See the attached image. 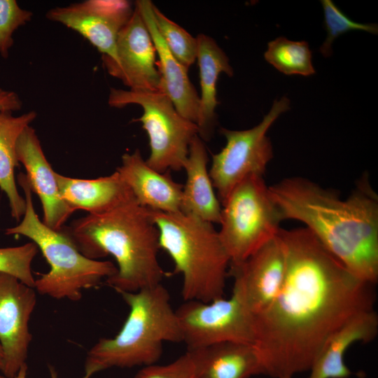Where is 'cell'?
<instances>
[{
    "label": "cell",
    "instance_id": "32",
    "mask_svg": "<svg viewBox=\"0 0 378 378\" xmlns=\"http://www.w3.org/2000/svg\"><path fill=\"white\" fill-rule=\"evenodd\" d=\"M50 372L51 378H57V372L55 369L52 367H50ZM92 375L89 373H85L84 376L82 378H90Z\"/></svg>",
    "mask_w": 378,
    "mask_h": 378
},
{
    "label": "cell",
    "instance_id": "13",
    "mask_svg": "<svg viewBox=\"0 0 378 378\" xmlns=\"http://www.w3.org/2000/svg\"><path fill=\"white\" fill-rule=\"evenodd\" d=\"M156 55L150 34L134 7L130 20L118 36L115 59L102 55V61L107 73L129 90L160 91Z\"/></svg>",
    "mask_w": 378,
    "mask_h": 378
},
{
    "label": "cell",
    "instance_id": "31",
    "mask_svg": "<svg viewBox=\"0 0 378 378\" xmlns=\"http://www.w3.org/2000/svg\"><path fill=\"white\" fill-rule=\"evenodd\" d=\"M28 367L27 363H24L21 366L18 372L14 378H27Z\"/></svg>",
    "mask_w": 378,
    "mask_h": 378
},
{
    "label": "cell",
    "instance_id": "35",
    "mask_svg": "<svg viewBox=\"0 0 378 378\" xmlns=\"http://www.w3.org/2000/svg\"><path fill=\"white\" fill-rule=\"evenodd\" d=\"M290 378H293V377H290Z\"/></svg>",
    "mask_w": 378,
    "mask_h": 378
},
{
    "label": "cell",
    "instance_id": "21",
    "mask_svg": "<svg viewBox=\"0 0 378 378\" xmlns=\"http://www.w3.org/2000/svg\"><path fill=\"white\" fill-rule=\"evenodd\" d=\"M190 351L195 360L197 378H249L262 374L253 344L227 342Z\"/></svg>",
    "mask_w": 378,
    "mask_h": 378
},
{
    "label": "cell",
    "instance_id": "9",
    "mask_svg": "<svg viewBox=\"0 0 378 378\" xmlns=\"http://www.w3.org/2000/svg\"><path fill=\"white\" fill-rule=\"evenodd\" d=\"M289 108L290 101L284 97L274 101L269 113L256 126L246 130L220 128L226 144L212 155L209 174L221 204L243 180L252 175L263 176L273 157L267 132L277 118Z\"/></svg>",
    "mask_w": 378,
    "mask_h": 378
},
{
    "label": "cell",
    "instance_id": "15",
    "mask_svg": "<svg viewBox=\"0 0 378 378\" xmlns=\"http://www.w3.org/2000/svg\"><path fill=\"white\" fill-rule=\"evenodd\" d=\"M18 162L31 191L39 197L43 211V222L55 230H60L74 211L62 199L55 178V172L48 161L35 130L30 125L20 135L16 144Z\"/></svg>",
    "mask_w": 378,
    "mask_h": 378
},
{
    "label": "cell",
    "instance_id": "14",
    "mask_svg": "<svg viewBox=\"0 0 378 378\" xmlns=\"http://www.w3.org/2000/svg\"><path fill=\"white\" fill-rule=\"evenodd\" d=\"M232 294L253 315L265 309L281 288L285 258L277 235L239 265L230 266Z\"/></svg>",
    "mask_w": 378,
    "mask_h": 378
},
{
    "label": "cell",
    "instance_id": "33",
    "mask_svg": "<svg viewBox=\"0 0 378 378\" xmlns=\"http://www.w3.org/2000/svg\"><path fill=\"white\" fill-rule=\"evenodd\" d=\"M3 361H4V351L0 344V370H1L2 369Z\"/></svg>",
    "mask_w": 378,
    "mask_h": 378
},
{
    "label": "cell",
    "instance_id": "34",
    "mask_svg": "<svg viewBox=\"0 0 378 378\" xmlns=\"http://www.w3.org/2000/svg\"><path fill=\"white\" fill-rule=\"evenodd\" d=\"M0 378H6V377H4L3 374H0Z\"/></svg>",
    "mask_w": 378,
    "mask_h": 378
},
{
    "label": "cell",
    "instance_id": "24",
    "mask_svg": "<svg viewBox=\"0 0 378 378\" xmlns=\"http://www.w3.org/2000/svg\"><path fill=\"white\" fill-rule=\"evenodd\" d=\"M265 60L286 75L309 76L315 74L312 52L306 41H293L278 37L267 44Z\"/></svg>",
    "mask_w": 378,
    "mask_h": 378
},
{
    "label": "cell",
    "instance_id": "5",
    "mask_svg": "<svg viewBox=\"0 0 378 378\" xmlns=\"http://www.w3.org/2000/svg\"><path fill=\"white\" fill-rule=\"evenodd\" d=\"M159 232L160 248L183 278L184 301L209 302L223 298L230 258L213 224L195 216L149 209Z\"/></svg>",
    "mask_w": 378,
    "mask_h": 378
},
{
    "label": "cell",
    "instance_id": "25",
    "mask_svg": "<svg viewBox=\"0 0 378 378\" xmlns=\"http://www.w3.org/2000/svg\"><path fill=\"white\" fill-rule=\"evenodd\" d=\"M153 15L156 29L171 53L189 69L197 59V38L166 17L154 4Z\"/></svg>",
    "mask_w": 378,
    "mask_h": 378
},
{
    "label": "cell",
    "instance_id": "18",
    "mask_svg": "<svg viewBox=\"0 0 378 378\" xmlns=\"http://www.w3.org/2000/svg\"><path fill=\"white\" fill-rule=\"evenodd\" d=\"M378 332V316L374 309L351 316L325 341L310 369L309 378H348L351 372L344 358L355 342H368Z\"/></svg>",
    "mask_w": 378,
    "mask_h": 378
},
{
    "label": "cell",
    "instance_id": "28",
    "mask_svg": "<svg viewBox=\"0 0 378 378\" xmlns=\"http://www.w3.org/2000/svg\"><path fill=\"white\" fill-rule=\"evenodd\" d=\"M33 13L15 0H0V55L7 59L14 44V33L29 22Z\"/></svg>",
    "mask_w": 378,
    "mask_h": 378
},
{
    "label": "cell",
    "instance_id": "12",
    "mask_svg": "<svg viewBox=\"0 0 378 378\" xmlns=\"http://www.w3.org/2000/svg\"><path fill=\"white\" fill-rule=\"evenodd\" d=\"M34 288L0 272V344L4 351L1 372L14 378L26 363L32 340L29 322L36 304Z\"/></svg>",
    "mask_w": 378,
    "mask_h": 378
},
{
    "label": "cell",
    "instance_id": "16",
    "mask_svg": "<svg viewBox=\"0 0 378 378\" xmlns=\"http://www.w3.org/2000/svg\"><path fill=\"white\" fill-rule=\"evenodd\" d=\"M116 171L141 206L165 213L181 212L183 185L174 181L168 172L151 168L139 149L123 154Z\"/></svg>",
    "mask_w": 378,
    "mask_h": 378
},
{
    "label": "cell",
    "instance_id": "6",
    "mask_svg": "<svg viewBox=\"0 0 378 378\" xmlns=\"http://www.w3.org/2000/svg\"><path fill=\"white\" fill-rule=\"evenodd\" d=\"M18 181L25 195L26 209L21 222L7 228L6 234L30 239L48 262L50 270L35 280L34 289L39 294L76 302L81 299L83 290L97 286L102 279L117 272L112 262L85 257L62 229L55 230L41 221L35 212L26 175L20 173Z\"/></svg>",
    "mask_w": 378,
    "mask_h": 378
},
{
    "label": "cell",
    "instance_id": "29",
    "mask_svg": "<svg viewBox=\"0 0 378 378\" xmlns=\"http://www.w3.org/2000/svg\"><path fill=\"white\" fill-rule=\"evenodd\" d=\"M134 378H197L196 364L190 351L166 365L143 367Z\"/></svg>",
    "mask_w": 378,
    "mask_h": 378
},
{
    "label": "cell",
    "instance_id": "11",
    "mask_svg": "<svg viewBox=\"0 0 378 378\" xmlns=\"http://www.w3.org/2000/svg\"><path fill=\"white\" fill-rule=\"evenodd\" d=\"M134 9L126 0H86L52 8L46 18L76 31L102 55L115 59L118 36Z\"/></svg>",
    "mask_w": 378,
    "mask_h": 378
},
{
    "label": "cell",
    "instance_id": "26",
    "mask_svg": "<svg viewBox=\"0 0 378 378\" xmlns=\"http://www.w3.org/2000/svg\"><path fill=\"white\" fill-rule=\"evenodd\" d=\"M323 13L327 36L319 48L326 57L332 54V43L339 36L353 30H362L377 34L378 27L375 24H362L348 18L331 0L321 1Z\"/></svg>",
    "mask_w": 378,
    "mask_h": 378
},
{
    "label": "cell",
    "instance_id": "2",
    "mask_svg": "<svg viewBox=\"0 0 378 378\" xmlns=\"http://www.w3.org/2000/svg\"><path fill=\"white\" fill-rule=\"evenodd\" d=\"M283 219L303 223L353 274L371 285L378 279V197L362 178L344 200L301 177L268 187Z\"/></svg>",
    "mask_w": 378,
    "mask_h": 378
},
{
    "label": "cell",
    "instance_id": "7",
    "mask_svg": "<svg viewBox=\"0 0 378 378\" xmlns=\"http://www.w3.org/2000/svg\"><path fill=\"white\" fill-rule=\"evenodd\" d=\"M221 206L218 234L230 266L240 264L274 238L284 220L263 176L252 175L243 180Z\"/></svg>",
    "mask_w": 378,
    "mask_h": 378
},
{
    "label": "cell",
    "instance_id": "4",
    "mask_svg": "<svg viewBox=\"0 0 378 378\" xmlns=\"http://www.w3.org/2000/svg\"><path fill=\"white\" fill-rule=\"evenodd\" d=\"M130 308L118 333L101 338L88 351L85 373L111 368L155 364L166 342H182L181 332L167 289L162 284L137 292L119 293Z\"/></svg>",
    "mask_w": 378,
    "mask_h": 378
},
{
    "label": "cell",
    "instance_id": "17",
    "mask_svg": "<svg viewBox=\"0 0 378 378\" xmlns=\"http://www.w3.org/2000/svg\"><path fill=\"white\" fill-rule=\"evenodd\" d=\"M153 4L148 0H139L135 7L150 34L159 59L160 91L168 96L182 116L197 125L200 97L189 79L188 69L174 57L159 34L153 20Z\"/></svg>",
    "mask_w": 378,
    "mask_h": 378
},
{
    "label": "cell",
    "instance_id": "23",
    "mask_svg": "<svg viewBox=\"0 0 378 378\" xmlns=\"http://www.w3.org/2000/svg\"><path fill=\"white\" fill-rule=\"evenodd\" d=\"M34 111L20 115L11 111L0 112V188L8 200L11 216L19 220L26 209L25 199L19 193L15 180V169L19 165L16 144L23 130L36 118Z\"/></svg>",
    "mask_w": 378,
    "mask_h": 378
},
{
    "label": "cell",
    "instance_id": "10",
    "mask_svg": "<svg viewBox=\"0 0 378 378\" xmlns=\"http://www.w3.org/2000/svg\"><path fill=\"white\" fill-rule=\"evenodd\" d=\"M175 312L187 350L227 342L253 344V316L233 294L209 302L184 301Z\"/></svg>",
    "mask_w": 378,
    "mask_h": 378
},
{
    "label": "cell",
    "instance_id": "22",
    "mask_svg": "<svg viewBox=\"0 0 378 378\" xmlns=\"http://www.w3.org/2000/svg\"><path fill=\"white\" fill-rule=\"evenodd\" d=\"M196 38L201 86L197 125L199 136L206 140L210 138L216 122L215 109L219 103L216 98V84L219 75L225 73L232 76L233 69L224 51L211 37L200 34Z\"/></svg>",
    "mask_w": 378,
    "mask_h": 378
},
{
    "label": "cell",
    "instance_id": "3",
    "mask_svg": "<svg viewBox=\"0 0 378 378\" xmlns=\"http://www.w3.org/2000/svg\"><path fill=\"white\" fill-rule=\"evenodd\" d=\"M62 229L85 257L114 258L117 272L106 283L118 293L162 284L165 272L158 258L159 232L149 209L134 197L103 214L78 218Z\"/></svg>",
    "mask_w": 378,
    "mask_h": 378
},
{
    "label": "cell",
    "instance_id": "20",
    "mask_svg": "<svg viewBox=\"0 0 378 378\" xmlns=\"http://www.w3.org/2000/svg\"><path fill=\"white\" fill-rule=\"evenodd\" d=\"M64 202L75 211L82 209L88 214L106 212L134 197L119 173L94 179H80L55 174Z\"/></svg>",
    "mask_w": 378,
    "mask_h": 378
},
{
    "label": "cell",
    "instance_id": "8",
    "mask_svg": "<svg viewBox=\"0 0 378 378\" xmlns=\"http://www.w3.org/2000/svg\"><path fill=\"white\" fill-rule=\"evenodd\" d=\"M108 104L118 108L130 104L142 108V115L135 121L142 123L148 136L150 152L146 162L151 168L161 173L183 169L198 127L178 113L166 94L111 88Z\"/></svg>",
    "mask_w": 378,
    "mask_h": 378
},
{
    "label": "cell",
    "instance_id": "30",
    "mask_svg": "<svg viewBox=\"0 0 378 378\" xmlns=\"http://www.w3.org/2000/svg\"><path fill=\"white\" fill-rule=\"evenodd\" d=\"M22 104L21 98L15 92L0 88V112L20 111Z\"/></svg>",
    "mask_w": 378,
    "mask_h": 378
},
{
    "label": "cell",
    "instance_id": "19",
    "mask_svg": "<svg viewBox=\"0 0 378 378\" xmlns=\"http://www.w3.org/2000/svg\"><path fill=\"white\" fill-rule=\"evenodd\" d=\"M207 163L206 146L197 134L190 142L183 167L186 181L183 186L181 212L211 224H220L222 206L214 192Z\"/></svg>",
    "mask_w": 378,
    "mask_h": 378
},
{
    "label": "cell",
    "instance_id": "1",
    "mask_svg": "<svg viewBox=\"0 0 378 378\" xmlns=\"http://www.w3.org/2000/svg\"><path fill=\"white\" fill-rule=\"evenodd\" d=\"M284 282L253 316L262 374L290 378L309 371L327 338L355 314L373 309L371 286L353 274L307 227L280 229Z\"/></svg>",
    "mask_w": 378,
    "mask_h": 378
},
{
    "label": "cell",
    "instance_id": "27",
    "mask_svg": "<svg viewBox=\"0 0 378 378\" xmlns=\"http://www.w3.org/2000/svg\"><path fill=\"white\" fill-rule=\"evenodd\" d=\"M38 251L34 242L7 248H0V272L16 277L23 284L34 288L35 278L31 263Z\"/></svg>",
    "mask_w": 378,
    "mask_h": 378
}]
</instances>
